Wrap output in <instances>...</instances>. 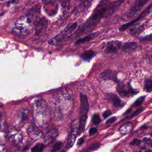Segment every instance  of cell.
<instances>
[{
	"label": "cell",
	"instance_id": "cell-1",
	"mask_svg": "<svg viewBox=\"0 0 152 152\" xmlns=\"http://www.w3.org/2000/svg\"><path fill=\"white\" fill-rule=\"evenodd\" d=\"M124 1L125 0H117L109 6L103 3L98 5L94 10L90 17L82 26L80 33L93 29L102 19L108 17L115 12L122 4Z\"/></svg>",
	"mask_w": 152,
	"mask_h": 152
},
{
	"label": "cell",
	"instance_id": "cell-2",
	"mask_svg": "<svg viewBox=\"0 0 152 152\" xmlns=\"http://www.w3.org/2000/svg\"><path fill=\"white\" fill-rule=\"evenodd\" d=\"M73 107V95L71 90H64L55 96V108L59 118L68 117L71 112Z\"/></svg>",
	"mask_w": 152,
	"mask_h": 152
},
{
	"label": "cell",
	"instance_id": "cell-3",
	"mask_svg": "<svg viewBox=\"0 0 152 152\" xmlns=\"http://www.w3.org/2000/svg\"><path fill=\"white\" fill-rule=\"evenodd\" d=\"M33 119L36 125L44 126L47 124L51 118V112L46 102L41 99L35 101L33 104Z\"/></svg>",
	"mask_w": 152,
	"mask_h": 152
},
{
	"label": "cell",
	"instance_id": "cell-4",
	"mask_svg": "<svg viewBox=\"0 0 152 152\" xmlns=\"http://www.w3.org/2000/svg\"><path fill=\"white\" fill-rule=\"evenodd\" d=\"M33 19L32 14L19 19L12 29L13 33L18 36H26L31 34L35 27V20Z\"/></svg>",
	"mask_w": 152,
	"mask_h": 152
},
{
	"label": "cell",
	"instance_id": "cell-5",
	"mask_svg": "<svg viewBox=\"0 0 152 152\" xmlns=\"http://www.w3.org/2000/svg\"><path fill=\"white\" fill-rule=\"evenodd\" d=\"M80 116L78 126V134H80L85 130L86 122L89 110V102L87 96L83 93H80Z\"/></svg>",
	"mask_w": 152,
	"mask_h": 152
},
{
	"label": "cell",
	"instance_id": "cell-6",
	"mask_svg": "<svg viewBox=\"0 0 152 152\" xmlns=\"http://www.w3.org/2000/svg\"><path fill=\"white\" fill-rule=\"evenodd\" d=\"M77 27V23L74 22L72 24H69L65 28L61 31L59 34L54 36L53 38L49 40V44L52 45H57L61 42L68 36L71 35V33L75 31Z\"/></svg>",
	"mask_w": 152,
	"mask_h": 152
},
{
	"label": "cell",
	"instance_id": "cell-7",
	"mask_svg": "<svg viewBox=\"0 0 152 152\" xmlns=\"http://www.w3.org/2000/svg\"><path fill=\"white\" fill-rule=\"evenodd\" d=\"M149 1V0H135L130 10L122 15V20L126 22L132 19L138 12H139L145 6V5H146Z\"/></svg>",
	"mask_w": 152,
	"mask_h": 152
},
{
	"label": "cell",
	"instance_id": "cell-8",
	"mask_svg": "<svg viewBox=\"0 0 152 152\" xmlns=\"http://www.w3.org/2000/svg\"><path fill=\"white\" fill-rule=\"evenodd\" d=\"M8 140L14 145L19 146L22 144L23 137L22 133L15 128H11L7 132Z\"/></svg>",
	"mask_w": 152,
	"mask_h": 152
},
{
	"label": "cell",
	"instance_id": "cell-9",
	"mask_svg": "<svg viewBox=\"0 0 152 152\" xmlns=\"http://www.w3.org/2000/svg\"><path fill=\"white\" fill-rule=\"evenodd\" d=\"M27 133L31 139L34 141L40 140L44 137L42 131L35 124H31L27 128Z\"/></svg>",
	"mask_w": 152,
	"mask_h": 152
},
{
	"label": "cell",
	"instance_id": "cell-10",
	"mask_svg": "<svg viewBox=\"0 0 152 152\" xmlns=\"http://www.w3.org/2000/svg\"><path fill=\"white\" fill-rule=\"evenodd\" d=\"M152 11V3H151V4L141 14V15L138 17L137 18H136L135 20H133L131 22H130L128 23H126L125 24H124L122 26H121L119 28V30L121 31H125L127 29H128V27H131V26L135 24L136 23H137L138 22H139L140 20H141L142 19H144V17H146L147 16H148L150 13H151V12Z\"/></svg>",
	"mask_w": 152,
	"mask_h": 152
},
{
	"label": "cell",
	"instance_id": "cell-11",
	"mask_svg": "<svg viewBox=\"0 0 152 152\" xmlns=\"http://www.w3.org/2000/svg\"><path fill=\"white\" fill-rule=\"evenodd\" d=\"M58 135V130L55 128V127H52L49 128L45 134L44 135V142L47 144H49L52 143H53L55 139H56Z\"/></svg>",
	"mask_w": 152,
	"mask_h": 152
},
{
	"label": "cell",
	"instance_id": "cell-12",
	"mask_svg": "<svg viewBox=\"0 0 152 152\" xmlns=\"http://www.w3.org/2000/svg\"><path fill=\"white\" fill-rule=\"evenodd\" d=\"M77 133H78V128H77V126H72L71 128L70 133L68 135L67 142V144L65 146V148L67 149H70L73 146L74 142L76 141Z\"/></svg>",
	"mask_w": 152,
	"mask_h": 152
},
{
	"label": "cell",
	"instance_id": "cell-13",
	"mask_svg": "<svg viewBox=\"0 0 152 152\" xmlns=\"http://www.w3.org/2000/svg\"><path fill=\"white\" fill-rule=\"evenodd\" d=\"M118 92L122 96H128L135 93V92L130 86H126L124 83H120L117 87Z\"/></svg>",
	"mask_w": 152,
	"mask_h": 152
},
{
	"label": "cell",
	"instance_id": "cell-14",
	"mask_svg": "<svg viewBox=\"0 0 152 152\" xmlns=\"http://www.w3.org/2000/svg\"><path fill=\"white\" fill-rule=\"evenodd\" d=\"M121 47V42L119 41H111L108 43L105 52L108 53H117Z\"/></svg>",
	"mask_w": 152,
	"mask_h": 152
},
{
	"label": "cell",
	"instance_id": "cell-15",
	"mask_svg": "<svg viewBox=\"0 0 152 152\" xmlns=\"http://www.w3.org/2000/svg\"><path fill=\"white\" fill-rule=\"evenodd\" d=\"M106 98L115 107H121L123 106L120 99L117 94L114 93H106Z\"/></svg>",
	"mask_w": 152,
	"mask_h": 152
},
{
	"label": "cell",
	"instance_id": "cell-16",
	"mask_svg": "<svg viewBox=\"0 0 152 152\" xmlns=\"http://www.w3.org/2000/svg\"><path fill=\"white\" fill-rule=\"evenodd\" d=\"M47 24L48 21L44 17L36 19L35 22V28L36 29V33H39L45 29Z\"/></svg>",
	"mask_w": 152,
	"mask_h": 152
},
{
	"label": "cell",
	"instance_id": "cell-17",
	"mask_svg": "<svg viewBox=\"0 0 152 152\" xmlns=\"http://www.w3.org/2000/svg\"><path fill=\"white\" fill-rule=\"evenodd\" d=\"M30 115V111L28 109H21L17 116V120L19 123L26 122L29 119Z\"/></svg>",
	"mask_w": 152,
	"mask_h": 152
},
{
	"label": "cell",
	"instance_id": "cell-18",
	"mask_svg": "<svg viewBox=\"0 0 152 152\" xmlns=\"http://www.w3.org/2000/svg\"><path fill=\"white\" fill-rule=\"evenodd\" d=\"M138 45L135 42H127L122 47V50L126 53H132L137 49Z\"/></svg>",
	"mask_w": 152,
	"mask_h": 152
},
{
	"label": "cell",
	"instance_id": "cell-19",
	"mask_svg": "<svg viewBox=\"0 0 152 152\" xmlns=\"http://www.w3.org/2000/svg\"><path fill=\"white\" fill-rule=\"evenodd\" d=\"M101 77L105 80H116L117 73L112 70H106L101 73Z\"/></svg>",
	"mask_w": 152,
	"mask_h": 152
},
{
	"label": "cell",
	"instance_id": "cell-20",
	"mask_svg": "<svg viewBox=\"0 0 152 152\" xmlns=\"http://www.w3.org/2000/svg\"><path fill=\"white\" fill-rule=\"evenodd\" d=\"M144 29V26L143 24H134L131 26L130 29V32L133 35H136L141 33Z\"/></svg>",
	"mask_w": 152,
	"mask_h": 152
},
{
	"label": "cell",
	"instance_id": "cell-21",
	"mask_svg": "<svg viewBox=\"0 0 152 152\" xmlns=\"http://www.w3.org/2000/svg\"><path fill=\"white\" fill-rule=\"evenodd\" d=\"M96 55V53L92 50H88L85 51L83 53H82L81 57L83 60L86 61H89Z\"/></svg>",
	"mask_w": 152,
	"mask_h": 152
},
{
	"label": "cell",
	"instance_id": "cell-22",
	"mask_svg": "<svg viewBox=\"0 0 152 152\" xmlns=\"http://www.w3.org/2000/svg\"><path fill=\"white\" fill-rule=\"evenodd\" d=\"M133 125L131 123H126L119 128V131L122 134H127L131 131Z\"/></svg>",
	"mask_w": 152,
	"mask_h": 152
},
{
	"label": "cell",
	"instance_id": "cell-23",
	"mask_svg": "<svg viewBox=\"0 0 152 152\" xmlns=\"http://www.w3.org/2000/svg\"><path fill=\"white\" fill-rule=\"evenodd\" d=\"M97 33H91L84 37L83 38H81V39H78L76 42V44L77 45H78V44H84L85 42H89V41H90V40H92V39H93L96 35H97Z\"/></svg>",
	"mask_w": 152,
	"mask_h": 152
},
{
	"label": "cell",
	"instance_id": "cell-24",
	"mask_svg": "<svg viewBox=\"0 0 152 152\" xmlns=\"http://www.w3.org/2000/svg\"><path fill=\"white\" fill-rule=\"evenodd\" d=\"M144 90L149 92L152 90V80H146L144 83Z\"/></svg>",
	"mask_w": 152,
	"mask_h": 152
},
{
	"label": "cell",
	"instance_id": "cell-25",
	"mask_svg": "<svg viewBox=\"0 0 152 152\" xmlns=\"http://www.w3.org/2000/svg\"><path fill=\"white\" fill-rule=\"evenodd\" d=\"M44 148V145L42 143H39L37 144L36 146H35L32 149V151L33 152H40L42 151Z\"/></svg>",
	"mask_w": 152,
	"mask_h": 152
},
{
	"label": "cell",
	"instance_id": "cell-26",
	"mask_svg": "<svg viewBox=\"0 0 152 152\" xmlns=\"http://www.w3.org/2000/svg\"><path fill=\"white\" fill-rule=\"evenodd\" d=\"M92 122L94 124H95V125H98V124L101 122V118L99 114H96L93 115L92 117Z\"/></svg>",
	"mask_w": 152,
	"mask_h": 152
},
{
	"label": "cell",
	"instance_id": "cell-27",
	"mask_svg": "<svg viewBox=\"0 0 152 152\" xmlns=\"http://www.w3.org/2000/svg\"><path fill=\"white\" fill-rule=\"evenodd\" d=\"M145 98H146L145 96H141V97H140L139 98H138L137 100L134 102L133 106L137 107V106H140V105H142V103L143 102Z\"/></svg>",
	"mask_w": 152,
	"mask_h": 152
},
{
	"label": "cell",
	"instance_id": "cell-28",
	"mask_svg": "<svg viewBox=\"0 0 152 152\" xmlns=\"http://www.w3.org/2000/svg\"><path fill=\"white\" fill-rule=\"evenodd\" d=\"M101 144L98 143H96L95 144H93V145H92L91 146H90L87 150L86 151H93V150H97L100 147H101Z\"/></svg>",
	"mask_w": 152,
	"mask_h": 152
},
{
	"label": "cell",
	"instance_id": "cell-29",
	"mask_svg": "<svg viewBox=\"0 0 152 152\" xmlns=\"http://www.w3.org/2000/svg\"><path fill=\"white\" fill-rule=\"evenodd\" d=\"M143 110V108H141V109H139L138 110H137L135 112H134L132 115H131L130 117H127L126 118H125V119H130V118H132L135 116H137V115H139L140 113H141L142 111Z\"/></svg>",
	"mask_w": 152,
	"mask_h": 152
},
{
	"label": "cell",
	"instance_id": "cell-30",
	"mask_svg": "<svg viewBox=\"0 0 152 152\" xmlns=\"http://www.w3.org/2000/svg\"><path fill=\"white\" fill-rule=\"evenodd\" d=\"M62 146V143L61 142H58L55 143L52 149V151H57L58 150H60V149L61 148Z\"/></svg>",
	"mask_w": 152,
	"mask_h": 152
},
{
	"label": "cell",
	"instance_id": "cell-31",
	"mask_svg": "<svg viewBox=\"0 0 152 152\" xmlns=\"http://www.w3.org/2000/svg\"><path fill=\"white\" fill-rule=\"evenodd\" d=\"M141 143V141L139 139H134L131 143L130 145L132 146H139Z\"/></svg>",
	"mask_w": 152,
	"mask_h": 152
},
{
	"label": "cell",
	"instance_id": "cell-32",
	"mask_svg": "<svg viewBox=\"0 0 152 152\" xmlns=\"http://www.w3.org/2000/svg\"><path fill=\"white\" fill-rule=\"evenodd\" d=\"M141 40H145V41H151V40H152V34L142 37Z\"/></svg>",
	"mask_w": 152,
	"mask_h": 152
},
{
	"label": "cell",
	"instance_id": "cell-33",
	"mask_svg": "<svg viewBox=\"0 0 152 152\" xmlns=\"http://www.w3.org/2000/svg\"><path fill=\"white\" fill-rule=\"evenodd\" d=\"M112 112L111 111H110V110H106V111L103 113V117L104 118H107L108 117H109L110 115H111Z\"/></svg>",
	"mask_w": 152,
	"mask_h": 152
},
{
	"label": "cell",
	"instance_id": "cell-34",
	"mask_svg": "<svg viewBox=\"0 0 152 152\" xmlns=\"http://www.w3.org/2000/svg\"><path fill=\"white\" fill-rule=\"evenodd\" d=\"M117 119V118L116 117H112V118H110L109 119H108L106 122V124H112L114 123Z\"/></svg>",
	"mask_w": 152,
	"mask_h": 152
},
{
	"label": "cell",
	"instance_id": "cell-35",
	"mask_svg": "<svg viewBox=\"0 0 152 152\" xmlns=\"http://www.w3.org/2000/svg\"><path fill=\"white\" fill-rule=\"evenodd\" d=\"M97 131H98V130H97V128H90V130H89V135H93V134H94L95 133H97Z\"/></svg>",
	"mask_w": 152,
	"mask_h": 152
},
{
	"label": "cell",
	"instance_id": "cell-36",
	"mask_svg": "<svg viewBox=\"0 0 152 152\" xmlns=\"http://www.w3.org/2000/svg\"><path fill=\"white\" fill-rule=\"evenodd\" d=\"M19 1V0H11V1L8 2L7 6V7H9V6H10L11 5H13V4H17V3H18Z\"/></svg>",
	"mask_w": 152,
	"mask_h": 152
},
{
	"label": "cell",
	"instance_id": "cell-37",
	"mask_svg": "<svg viewBox=\"0 0 152 152\" xmlns=\"http://www.w3.org/2000/svg\"><path fill=\"white\" fill-rule=\"evenodd\" d=\"M57 0H42V1L45 3H47L48 4H53L54 3H55V1H56Z\"/></svg>",
	"mask_w": 152,
	"mask_h": 152
},
{
	"label": "cell",
	"instance_id": "cell-38",
	"mask_svg": "<svg viewBox=\"0 0 152 152\" xmlns=\"http://www.w3.org/2000/svg\"><path fill=\"white\" fill-rule=\"evenodd\" d=\"M83 142H84V139H83V137H82L78 141V143H77L78 146L81 145L83 144Z\"/></svg>",
	"mask_w": 152,
	"mask_h": 152
},
{
	"label": "cell",
	"instance_id": "cell-39",
	"mask_svg": "<svg viewBox=\"0 0 152 152\" xmlns=\"http://www.w3.org/2000/svg\"><path fill=\"white\" fill-rule=\"evenodd\" d=\"M131 109H130L129 110H127V112H126L125 114H124V115H127V114H129V113H130V112L131 111Z\"/></svg>",
	"mask_w": 152,
	"mask_h": 152
},
{
	"label": "cell",
	"instance_id": "cell-40",
	"mask_svg": "<svg viewBox=\"0 0 152 152\" xmlns=\"http://www.w3.org/2000/svg\"><path fill=\"white\" fill-rule=\"evenodd\" d=\"M151 137H152V133H151Z\"/></svg>",
	"mask_w": 152,
	"mask_h": 152
},
{
	"label": "cell",
	"instance_id": "cell-41",
	"mask_svg": "<svg viewBox=\"0 0 152 152\" xmlns=\"http://www.w3.org/2000/svg\"><path fill=\"white\" fill-rule=\"evenodd\" d=\"M80 1H84V0H80Z\"/></svg>",
	"mask_w": 152,
	"mask_h": 152
},
{
	"label": "cell",
	"instance_id": "cell-42",
	"mask_svg": "<svg viewBox=\"0 0 152 152\" xmlns=\"http://www.w3.org/2000/svg\"><path fill=\"white\" fill-rule=\"evenodd\" d=\"M104 1H108V0H104Z\"/></svg>",
	"mask_w": 152,
	"mask_h": 152
},
{
	"label": "cell",
	"instance_id": "cell-43",
	"mask_svg": "<svg viewBox=\"0 0 152 152\" xmlns=\"http://www.w3.org/2000/svg\"><path fill=\"white\" fill-rule=\"evenodd\" d=\"M1 1H3V0H1Z\"/></svg>",
	"mask_w": 152,
	"mask_h": 152
}]
</instances>
